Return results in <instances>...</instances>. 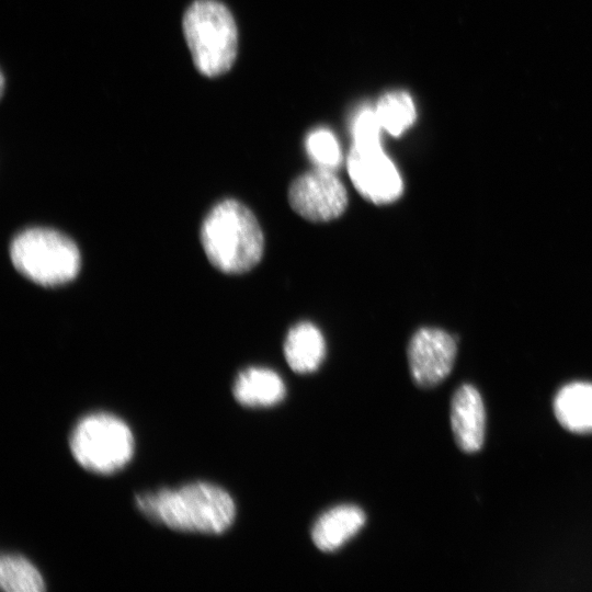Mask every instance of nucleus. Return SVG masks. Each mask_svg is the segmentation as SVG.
<instances>
[{"mask_svg":"<svg viewBox=\"0 0 592 592\" xmlns=\"http://www.w3.org/2000/svg\"><path fill=\"white\" fill-rule=\"evenodd\" d=\"M136 503L149 519L182 532L221 534L236 516L230 494L218 486L202 481L140 494Z\"/></svg>","mask_w":592,"mask_h":592,"instance_id":"nucleus-1","label":"nucleus"},{"mask_svg":"<svg viewBox=\"0 0 592 592\" xmlns=\"http://www.w3.org/2000/svg\"><path fill=\"white\" fill-rule=\"evenodd\" d=\"M201 242L209 262L226 274H242L261 261L264 236L254 214L242 203L226 198L206 215Z\"/></svg>","mask_w":592,"mask_h":592,"instance_id":"nucleus-2","label":"nucleus"},{"mask_svg":"<svg viewBox=\"0 0 592 592\" xmlns=\"http://www.w3.org/2000/svg\"><path fill=\"white\" fill-rule=\"evenodd\" d=\"M183 34L196 69L204 76L227 72L237 55L238 31L230 11L216 0H195L185 11Z\"/></svg>","mask_w":592,"mask_h":592,"instance_id":"nucleus-3","label":"nucleus"},{"mask_svg":"<svg viewBox=\"0 0 592 592\" xmlns=\"http://www.w3.org/2000/svg\"><path fill=\"white\" fill-rule=\"evenodd\" d=\"M14 267L32 282L58 286L72 281L80 270V253L66 235L45 227L21 231L10 246Z\"/></svg>","mask_w":592,"mask_h":592,"instance_id":"nucleus-4","label":"nucleus"},{"mask_svg":"<svg viewBox=\"0 0 592 592\" xmlns=\"http://www.w3.org/2000/svg\"><path fill=\"white\" fill-rule=\"evenodd\" d=\"M69 446L72 456L83 468L98 474H112L124 467L134 453V436L119 418L91 413L73 428Z\"/></svg>","mask_w":592,"mask_h":592,"instance_id":"nucleus-5","label":"nucleus"},{"mask_svg":"<svg viewBox=\"0 0 592 592\" xmlns=\"http://www.w3.org/2000/svg\"><path fill=\"white\" fill-rule=\"evenodd\" d=\"M344 184L331 170L317 168L297 177L288 189V203L303 218L326 223L340 217L348 207Z\"/></svg>","mask_w":592,"mask_h":592,"instance_id":"nucleus-6","label":"nucleus"},{"mask_svg":"<svg viewBox=\"0 0 592 592\" xmlns=\"http://www.w3.org/2000/svg\"><path fill=\"white\" fill-rule=\"evenodd\" d=\"M346 167L355 190L366 201L384 205L402 195V178L382 148L362 149L353 146Z\"/></svg>","mask_w":592,"mask_h":592,"instance_id":"nucleus-7","label":"nucleus"},{"mask_svg":"<svg viewBox=\"0 0 592 592\" xmlns=\"http://www.w3.org/2000/svg\"><path fill=\"white\" fill-rule=\"evenodd\" d=\"M456 353V341L448 332L429 327L415 331L407 349L414 384L430 388L442 383L453 369Z\"/></svg>","mask_w":592,"mask_h":592,"instance_id":"nucleus-8","label":"nucleus"},{"mask_svg":"<svg viewBox=\"0 0 592 592\" xmlns=\"http://www.w3.org/2000/svg\"><path fill=\"white\" fill-rule=\"evenodd\" d=\"M451 425L457 446L465 453L483 445L486 411L479 391L469 384L456 389L451 401Z\"/></svg>","mask_w":592,"mask_h":592,"instance_id":"nucleus-9","label":"nucleus"},{"mask_svg":"<svg viewBox=\"0 0 592 592\" xmlns=\"http://www.w3.org/2000/svg\"><path fill=\"white\" fill-rule=\"evenodd\" d=\"M365 512L352 504H341L322 513L311 528V540L323 551L341 548L365 525Z\"/></svg>","mask_w":592,"mask_h":592,"instance_id":"nucleus-10","label":"nucleus"},{"mask_svg":"<svg viewBox=\"0 0 592 592\" xmlns=\"http://www.w3.org/2000/svg\"><path fill=\"white\" fill-rule=\"evenodd\" d=\"M232 394L244 407L264 408L282 402L286 396V387L282 377L273 369L248 367L238 374Z\"/></svg>","mask_w":592,"mask_h":592,"instance_id":"nucleus-11","label":"nucleus"},{"mask_svg":"<svg viewBox=\"0 0 592 592\" xmlns=\"http://www.w3.org/2000/svg\"><path fill=\"white\" fill-rule=\"evenodd\" d=\"M284 357L298 374L317 371L326 357V341L314 323L301 321L293 326L284 341Z\"/></svg>","mask_w":592,"mask_h":592,"instance_id":"nucleus-12","label":"nucleus"},{"mask_svg":"<svg viewBox=\"0 0 592 592\" xmlns=\"http://www.w3.org/2000/svg\"><path fill=\"white\" fill-rule=\"evenodd\" d=\"M559 423L573 433H592V384L576 382L563 386L554 399Z\"/></svg>","mask_w":592,"mask_h":592,"instance_id":"nucleus-13","label":"nucleus"},{"mask_svg":"<svg viewBox=\"0 0 592 592\" xmlns=\"http://www.w3.org/2000/svg\"><path fill=\"white\" fill-rule=\"evenodd\" d=\"M0 585L8 592H42L44 580L26 558L20 555H2L0 559Z\"/></svg>","mask_w":592,"mask_h":592,"instance_id":"nucleus-14","label":"nucleus"},{"mask_svg":"<svg viewBox=\"0 0 592 592\" xmlns=\"http://www.w3.org/2000/svg\"><path fill=\"white\" fill-rule=\"evenodd\" d=\"M379 123L392 136L401 135L415 119V107L409 94L401 91L385 94L378 102Z\"/></svg>","mask_w":592,"mask_h":592,"instance_id":"nucleus-15","label":"nucleus"},{"mask_svg":"<svg viewBox=\"0 0 592 592\" xmlns=\"http://www.w3.org/2000/svg\"><path fill=\"white\" fill-rule=\"evenodd\" d=\"M306 149L317 168L334 171L341 164V148L335 136L328 129L311 132L306 140Z\"/></svg>","mask_w":592,"mask_h":592,"instance_id":"nucleus-16","label":"nucleus"},{"mask_svg":"<svg viewBox=\"0 0 592 592\" xmlns=\"http://www.w3.org/2000/svg\"><path fill=\"white\" fill-rule=\"evenodd\" d=\"M382 128L376 112L367 109L363 110L358 113L353 123V146L362 149L382 148Z\"/></svg>","mask_w":592,"mask_h":592,"instance_id":"nucleus-17","label":"nucleus"},{"mask_svg":"<svg viewBox=\"0 0 592 592\" xmlns=\"http://www.w3.org/2000/svg\"><path fill=\"white\" fill-rule=\"evenodd\" d=\"M4 91V76L1 73V94H3Z\"/></svg>","mask_w":592,"mask_h":592,"instance_id":"nucleus-18","label":"nucleus"}]
</instances>
